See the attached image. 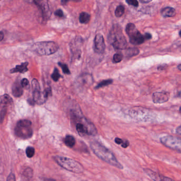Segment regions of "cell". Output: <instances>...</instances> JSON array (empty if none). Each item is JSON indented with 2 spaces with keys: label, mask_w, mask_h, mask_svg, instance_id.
Segmentation results:
<instances>
[{
  "label": "cell",
  "mask_w": 181,
  "mask_h": 181,
  "mask_svg": "<svg viewBox=\"0 0 181 181\" xmlns=\"http://www.w3.org/2000/svg\"><path fill=\"white\" fill-rule=\"evenodd\" d=\"M123 55L121 53H116L113 56V61L115 63H117L121 62L123 60Z\"/></svg>",
  "instance_id": "cell-25"
},
{
  "label": "cell",
  "mask_w": 181,
  "mask_h": 181,
  "mask_svg": "<svg viewBox=\"0 0 181 181\" xmlns=\"http://www.w3.org/2000/svg\"><path fill=\"white\" fill-rule=\"evenodd\" d=\"M129 145H130V143H129L128 140H124L123 144H122L121 146L122 147H123V148H128Z\"/></svg>",
  "instance_id": "cell-31"
},
{
  "label": "cell",
  "mask_w": 181,
  "mask_h": 181,
  "mask_svg": "<svg viewBox=\"0 0 181 181\" xmlns=\"http://www.w3.org/2000/svg\"><path fill=\"white\" fill-rule=\"evenodd\" d=\"M58 64H59V65L61 68L62 71H63V72L65 74H66V75H70V74L71 73L70 70L68 69V65H67L66 64L62 63H61V62H59Z\"/></svg>",
  "instance_id": "cell-26"
},
{
  "label": "cell",
  "mask_w": 181,
  "mask_h": 181,
  "mask_svg": "<svg viewBox=\"0 0 181 181\" xmlns=\"http://www.w3.org/2000/svg\"><path fill=\"white\" fill-rule=\"evenodd\" d=\"M55 15L56 16H58L59 17H60V18H62L64 17V13L62 10L59 9L55 11Z\"/></svg>",
  "instance_id": "cell-29"
},
{
  "label": "cell",
  "mask_w": 181,
  "mask_h": 181,
  "mask_svg": "<svg viewBox=\"0 0 181 181\" xmlns=\"http://www.w3.org/2000/svg\"><path fill=\"white\" fill-rule=\"evenodd\" d=\"M126 2L129 5H132L133 7H138L139 6L138 1H137L136 0H128V1H126Z\"/></svg>",
  "instance_id": "cell-27"
},
{
  "label": "cell",
  "mask_w": 181,
  "mask_h": 181,
  "mask_svg": "<svg viewBox=\"0 0 181 181\" xmlns=\"http://www.w3.org/2000/svg\"><path fill=\"white\" fill-rule=\"evenodd\" d=\"M1 106H7V105H10L13 104V100L12 99L9 95L5 94L1 96L0 99Z\"/></svg>",
  "instance_id": "cell-17"
},
{
  "label": "cell",
  "mask_w": 181,
  "mask_h": 181,
  "mask_svg": "<svg viewBox=\"0 0 181 181\" xmlns=\"http://www.w3.org/2000/svg\"><path fill=\"white\" fill-rule=\"evenodd\" d=\"M61 77H62V76L61 75L60 73H59V71L58 70V68H54L53 73H52V75H51L52 79L54 81L56 82L58 81V80H59V79H60V78Z\"/></svg>",
  "instance_id": "cell-23"
},
{
  "label": "cell",
  "mask_w": 181,
  "mask_h": 181,
  "mask_svg": "<svg viewBox=\"0 0 181 181\" xmlns=\"http://www.w3.org/2000/svg\"><path fill=\"white\" fill-rule=\"evenodd\" d=\"M53 158L59 165L71 172L80 173L84 170L83 166L73 159L59 156H56Z\"/></svg>",
  "instance_id": "cell-2"
},
{
  "label": "cell",
  "mask_w": 181,
  "mask_h": 181,
  "mask_svg": "<svg viewBox=\"0 0 181 181\" xmlns=\"http://www.w3.org/2000/svg\"><path fill=\"white\" fill-rule=\"evenodd\" d=\"M129 115L133 119L138 121L149 122L155 118V114L146 108L135 107L129 111Z\"/></svg>",
  "instance_id": "cell-5"
},
{
  "label": "cell",
  "mask_w": 181,
  "mask_h": 181,
  "mask_svg": "<svg viewBox=\"0 0 181 181\" xmlns=\"http://www.w3.org/2000/svg\"><path fill=\"white\" fill-rule=\"evenodd\" d=\"M32 88L33 91V102L34 103L42 105L46 101L47 98L45 96L44 91H41L39 82L37 80H33L32 81Z\"/></svg>",
  "instance_id": "cell-10"
},
{
  "label": "cell",
  "mask_w": 181,
  "mask_h": 181,
  "mask_svg": "<svg viewBox=\"0 0 181 181\" xmlns=\"http://www.w3.org/2000/svg\"><path fill=\"white\" fill-rule=\"evenodd\" d=\"M144 171L154 181H175L170 177L158 174L149 168H144Z\"/></svg>",
  "instance_id": "cell-13"
},
{
  "label": "cell",
  "mask_w": 181,
  "mask_h": 181,
  "mask_svg": "<svg viewBox=\"0 0 181 181\" xmlns=\"http://www.w3.org/2000/svg\"><path fill=\"white\" fill-rule=\"evenodd\" d=\"M124 140H122L121 139H120L119 138H116L115 139V142L116 144H121L122 145V144H123Z\"/></svg>",
  "instance_id": "cell-32"
},
{
  "label": "cell",
  "mask_w": 181,
  "mask_h": 181,
  "mask_svg": "<svg viewBox=\"0 0 181 181\" xmlns=\"http://www.w3.org/2000/svg\"><path fill=\"white\" fill-rule=\"evenodd\" d=\"M7 181H16L15 175L13 173H11L8 176Z\"/></svg>",
  "instance_id": "cell-30"
},
{
  "label": "cell",
  "mask_w": 181,
  "mask_h": 181,
  "mask_svg": "<svg viewBox=\"0 0 181 181\" xmlns=\"http://www.w3.org/2000/svg\"><path fill=\"white\" fill-rule=\"evenodd\" d=\"M90 19H91V16L89 15V14L87 12H82L80 14L79 21L81 24H88L90 21Z\"/></svg>",
  "instance_id": "cell-19"
},
{
  "label": "cell",
  "mask_w": 181,
  "mask_h": 181,
  "mask_svg": "<svg viewBox=\"0 0 181 181\" xmlns=\"http://www.w3.org/2000/svg\"><path fill=\"white\" fill-rule=\"evenodd\" d=\"M179 113H181V107H180V108H179Z\"/></svg>",
  "instance_id": "cell-40"
},
{
  "label": "cell",
  "mask_w": 181,
  "mask_h": 181,
  "mask_svg": "<svg viewBox=\"0 0 181 181\" xmlns=\"http://www.w3.org/2000/svg\"><path fill=\"white\" fill-rule=\"evenodd\" d=\"M144 38H145V40H150L151 38V35L150 34V33H145V35H144Z\"/></svg>",
  "instance_id": "cell-33"
},
{
  "label": "cell",
  "mask_w": 181,
  "mask_h": 181,
  "mask_svg": "<svg viewBox=\"0 0 181 181\" xmlns=\"http://www.w3.org/2000/svg\"><path fill=\"white\" fill-rule=\"evenodd\" d=\"M26 153L27 157L28 158H32L34 156L35 153V149L32 147H28L26 148Z\"/></svg>",
  "instance_id": "cell-24"
},
{
  "label": "cell",
  "mask_w": 181,
  "mask_h": 181,
  "mask_svg": "<svg viewBox=\"0 0 181 181\" xmlns=\"http://www.w3.org/2000/svg\"><path fill=\"white\" fill-rule=\"evenodd\" d=\"M64 144H65L66 146L70 148H72L75 144V139L73 136L70 135H66L64 139Z\"/></svg>",
  "instance_id": "cell-18"
},
{
  "label": "cell",
  "mask_w": 181,
  "mask_h": 181,
  "mask_svg": "<svg viewBox=\"0 0 181 181\" xmlns=\"http://www.w3.org/2000/svg\"><path fill=\"white\" fill-rule=\"evenodd\" d=\"M177 68H179V70H181V64H179V65L178 66H177Z\"/></svg>",
  "instance_id": "cell-38"
},
{
  "label": "cell",
  "mask_w": 181,
  "mask_h": 181,
  "mask_svg": "<svg viewBox=\"0 0 181 181\" xmlns=\"http://www.w3.org/2000/svg\"><path fill=\"white\" fill-rule=\"evenodd\" d=\"M45 181H55V180H54V179H47Z\"/></svg>",
  "instance_id": "cell-37"
},
{
  "label": "cell",
  "mask_w": 181,
  "mask_h": 181,
  "mask_svg": "<svg viewBox=\"0 0 181 181\" xmlns=\"http://www.w3.org/2000/svg\"><path fill=\"white\" fill-rule=\"evenodd\" d=\"M14 132L16 136L22 139H28L30 138L33 131L31 128V122L28 119H21L18 122Z\"/></svg>",
  "instance_id": "cell-4"
},
{
  "label": "cell",
  "mask_w": 181,
  "mask_h": 181,
  "mask_svg": "<svg viewBox=\"0 0 181 181\" xmlns=\"http://www.w3.org/2000/svg\"><path fill=\"white\" fill-rule=\"evenodd\" d=\"M79 121L76 124V130L81 135H95L97 134V131L94 125L90 123L85 118L80 116Z\"/></svg>",
  "instance_id": "cell-6"
},
{
  "label": "cell",
  "mask_w": 181,
  "mask_h": 181,
  "mask_svg": "<svg viewBox=\"0 0 181 181\" xmlns=\"http://www.w3.org/2000/svg\"><path fill=\"white\" fill-rule=\"evenodd\" d=\"M160 141L166 147L181 153V138L173 135H166L161 137Z\"/></svg>",
  "instance_id": "cell-8"
},
{
  "label": "cell",
  "mask_w": 181,
  "mask_h": 181,
  "mask_svg": "<svg viewBox=\"0 0 181 181\" xmlns=\"http://www.w3.org/2000/svg\"><path fill=\"white\" fill-rule=\"evenodd\" d=\"M23 93H24V90L21 83L18 81L15 82L13 84L12 88V95L14 97H20L22 96Z\"/></svg>",
  "instance_id": "cell-14"
},
{
  "label": "cell",
  "mask_w": 181,
  "mask_h": 181,
  "mask_svg": "<svg viewBox=\"0 0 181 181\" xmlns=\"http://www.w3.org/2000/svg\"><path fill=\"white\" fill-rule=\"evenodd\" d=\"M91 148L97 157L103 161L119 169H123V167L117 160L113 152L98 141L92 142Z\"/></svg>",
  "instance_id": "cell-1"
},
{
  "label": "cell",
  "mask_w": 181,
  "mask_h": 181,
  "mask_svg": "<svg viewBox=\"0 0 181 181\" xmlns=\"http://www.w3.org/2000/svg\"><path fill=\"white\" fill-rule=\"evenodd\" d=\"M3 37H4V34L3 33L2 31H1V34H0V40L1 41H2V40L3 39Z\"/></svg>",
  "instance_id": "cell-35"
},
{
  "label": "cell",
  "mask_w": 181,
  "mask_h": 181,
  "mask_svg": "<svg viewBox=\"0 0 181 181\" xmlns=\"http://www.w3.org/2000/svg\"><path fill=\"white\" fill-rule=\"evenodd\" d=\"M125 11V8L122 5H119L118 7L116 8V9L115 11V15L117 18H119L122 16L123 15Z\"/></svg>",
  "instance_id": "cell-20"
},
{
  "label": "cell",
  "mask_w": 181,
  "mask_h": 181,
  "mask_svg": "<svg viewBox=\"0 0 181 181\" xmlns=\"http://www.w3.org/2000/svg\"><path fill=\"white\" fill-rule=\"evenodd\" d=\"M23 88H26V87L28 86L29 84V82L28 80L26 78H24L23 79L21 80V81L20 82Z\"/></svg>",
  "instance_id": "cell-28"
},
{
  "label": "cell",
  "mask_w": 181,
  "mask_h": 181,
  "mask_svg": "<svg viewBox=\"0 0 181 181\" xmlns=\"http://www.w3.org/2000/svg\"><path fill=\"white\" fill-rule=\"evenodd\" d=\"M161 14L164 17H173L175 16L176 11L171 7H166L161 10Z\"/></svg>",
  "instance_id": "cell-16"
},
{
  "label": "cell",
  "mask_w": 181,
  "mask_h": 181,
  "mask_svg": "<svg viewBox=\"0 0 181 181\" xmlns=\"http://www.w3.org/2000/svg\"><path fill=\"white\" fill-rule=\"evenodd\" d=\"M28 65V62L22 63L20 65H17L15 68H12L10 70V72L11 73H17V72L21 73H25L27 71H28V68L27 67Z\"/></svg>",
  "instance_id": "cell-15"
},
{
  "label": "cell",
  "mask_w": 181,
  "mask_h": 181,
  "mask_svg": "<svg viewBox=\"0 0 181 181\" xmlns=\"http://www.w3.org/2000/svg\"><path fill=\"white\" fill-rule=\"evenodd\" d=\"M126 33L129 37L130 42L134 45L141 44L145 40L144 36L142 35L137 29L135 24L129 23L126 25Z\"/></svg>",
  "instance_id": "cell-7"
},
{
  "label": "cell",
  "mask_w": 181,
  "mask_h": 181,
  "mask_svg": "<svg viewBox=\"0 0 181 181\" xmlns=\"http://www.w3.org/2000/svg\"><path fill=\"white\" fill-rule=\"evenodd\" d=\"M140 2L141 3H149L151 2V1H144V0H142V1H140Z\"/></svg>",
  "instance_id": "cell-36"
},
{
  "label": "cell",
  "mask_w": 181,
  "mask_h": 181,
  "mask_svg": "<svg viewBox=\"0 0 181 181\" xmlns=\"http://www.w3.org/2000/svg\"><path fill=\"white\" fill-rule=\"evenodd\" d=\"M176 132L177 133V134L181 135V125L178 126L176 130Z\"/></svg>",
  "instance_id": "cell-34"
},
{
  "label": "cell",
  "mask_w": 181,
  "mask_h": 181,
  "mask_svg": "<svg viewBox=\"0 0 181 181\" xmlns=\"http://www.w3.org/2000/svg\"><path fill=\"white\" fill-rule=\"evenodd\" d=\"M179 36L181 37V30L179 31Z\"/></svg>",
  "instance_id": "cell-39"
},
{
  "label": "cell",
  "mask_w": 181,
  "mask_h": 181,
  "mask_svg": "<svg viewBox=\"0 0 181 181\" xmlns=\"http://www.w3.org/2000/svg\"><path fill=\"white\" fill-rule=\"evenodd\" d=\"M170 97V93L166 91L156 92L152 95V101L155 104H163L167 102Z\"/></svg>",
  "instance_id": "cell-12"
},
{
  "label": "cell",
  "mask_w": 181,
  "mask_h": 181,
  "mask_svg": "<svg viewBox=\"0 0 181 181\" xmlns=\"http://www.w3.org/2000/svg\"><path fill=\"white\" fill-rule=\"evenodd\" d=\"M105 43L104 37L100 33H98L94 39V51L95 53L102 54L105 50Z\"/></svg>",
  "instance_id": "cell-11"
},
{
  "label": "cell",
  "mask_w": 181,
  "mask_h": 181,
  "mask_svg": "<svg viewBox=\"0 0 181 181\" xmlns=\"http://www.w3.org/2000/svg\"><path fill=\"white\" fill-rule=\"evenodd\" d=\"M114 34L112 35L113 38L112 40V45L115 49L121 50L125 49L128 46V43L126 39L122 33L121 29H116L114 31Z\"/></svg>",
  "instance_id": "cell-9"
},
{
  "label": "cell",
  "mask_w": 181,
  "mask_h": 181,
  "mask_svg": "<svg viewBox=\"0 0 181 181\" xmlns=\"http://www.w3.org/2000/svg\"><path fill=\"white\" fill-rule=\"evenodd\" d=\"M113 83V80L111 79L105 80L102 81L100 82L98 84H97V86L95 87L96 89H99L102 88L104 87L107 86L110 84H111Z\"/></svg>",
  "instance_id": "cell-22"
},
{
  "label": "cell",
  "mask_w": 181,
  "mask_h": 181,
  "mask_svg": "<svg viewBox=\"0 0 181 181\" xmlns=\"http://www.w3.org/2000/svg\"><path fill=\"white\" fill-rule=\"evenodd\" d=\"M139 54V50L137 48H130L126 51V55L130 58L132 57L133 56H136Z\"/></svg>",
  "instance_id": "cell-21"
},
{
  "label": "cell",
  "mask_w": 181,
  "mask_h": 181,
  "mask_svg": "<svg viewBox=\"0 0 181 181\" xmlns=\"http://www.w3.org/2000/svg\"><path fill=\"white\" fill-rule=\"evenodd\" d=\"M32 49L39 55H50L57 52L59 46L54 42H43L35 43Z\"/></svg>",
  "instance_id": "cell-3"
}]
</instances>
